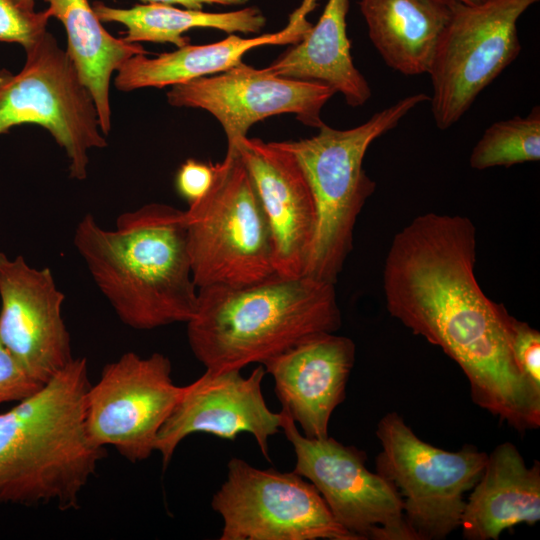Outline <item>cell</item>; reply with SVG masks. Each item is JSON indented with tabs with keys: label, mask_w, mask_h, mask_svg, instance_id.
I'll return each instance as SVG.
<instances>
[{
	"label": "cell",
	"mask_w": 540,
	"mask_h": 540,
	"mask_svg": "<svg viewBox=\"0 0 540 540\" xmlns=\"http://www.w3.org/2000/svg\"><path fill=\"white\" fill-rule=\"evenodd\" d=\"M187 324L192 353L206 369L263 364L305 338L342 325L335 283L309 275L198 288Z\"/></svg>",
	"instance_id": "277c9868"
},
{
	"label": "cell",
	"mask_w": 540,
	"mask_h": 540,
	"mask_svg": "<svg viewBox=\"0 0 540 540\" xmlns=\"http://www.w3.org/2000/svg\"><path fill=\"white\" fill-rule=\"evenodd\" d=\"M73 242L118 318L137 330L187 323L197 307L184 211L150 203L124 212L114 229L88 213Z\"/></svg>",
	"instance_id": "7a4b0ae2"
},
{
	"label": "cell",
	"mask_w": 540,
	"mask_h": 540,
	"mask_svg": "<svg viewBox=\"0 0 540 540\" xmlns=\"http://www.w3.org/2000/svg\"><path fill=\"white\" fill-rule=\"evenodd\" d=\"M510 347L520 374L534 393L540 396L539 331L512 317Z\"/></svg>",
	"instance_id": "484cf974"
},
{
	"label": "cell",
	"mask_w": 540,
	"mask_h": 540,
	"mask_svg": "<svg viewBox=\"0 0 540 540\" xmlns=\"http://www.w3.org/2000/svg\"><path fill=\"white\" fill-rule=\"evenodd\" d=\"M212 179V163L187 159L177 171L175 178L176 191L190 205L206 193Z\"/></svg>",
	"instance_id": "83f0119b"
},
{
	"label": "cell",
	"mask_w": 540,
	"mask_h": 540,
	"mask_svg": "<svg viewBox=\"0 0 540 540\" xmlns=\"http://www.w3.org/2000/svg\"><path fill=\"white\" fill-rule=\"evenodd\" d=\"M282 413L281 430L296 455L294 472L314 485L343 528L358 540H417L399 495L385 478L367 469L364 451L329 436L308 438Z\"/></svg>",
	"instance_id": "8fae6325"
},
{
	"label": "cell",
	"mask_w": 540,
	"mask_h": 540,
	"mask_svg": "<svg viewBox=\"0 0 540 540\" xmlns=\"http://www.w3.org/2000/svg\"><path fill=\"white\" fill-rule=\"evenodd\" d=\"M540 159V108L533 107L524 116H515L491 124L472 149L469 163L473 169L510 167Z\"/></svg>",
	"instance_id": "cb8c5ba5"
},
{
	"label": "cell",
	"mask_w": 540,
	"mask_h": 540,
	"mask_svg": "<svg viewBox=\"0 0 540 540\" xmlns=\"http://www.w3.org/2000/svg\"><path fill=\"white\" fill-rule=\"evenodd\" d=\"M449 1H454V2H459V3H463V4H467V5H476V4H480L486 0H449Z\"/></svg>",
	"instance_id": "4dcf8cb0"
},
{
	"label": "cell",
	"mask_w": 540,
	"mask_h": 540,
	"mask_svg": "<svg viewBox=\"0 0 540 540\" xmlns=\"http://www.w3.org/2000/svg\"><path fill=\"white\" fill-rule=\"evenodd\" d=\"M87 360L73 358L41 389L0 413V505L76 509L105 448L85 426Z\"/></svg>",
	"instance_id": "3957f363"
},
{
	"label": "cell",
	"mask_w": 540,
	"mask_h": 540,
	"mask_svg": "<svg viewBox=\"0 0 540 540\" xmlns=\"http://www.w3.org/2000/svg\"><path fill=\"white\" fill-rule=\"evenodd\" d=\"M51 17L64 26L66 52L92 94L102 133L111 130L110 81L130 57L148 54L139 43L116 38L102 25L89 0H44Z\"/></svg>",
	"instance_id": "7402d4cb"
},
{
	"label": "cell",
	"mask_w": 540,
	"mask_h": 540,
	"mask_svg": "<svg viewBox=\"0 0 540 540\" xmlns=\"http://www.w3.org/2000/svg\"><path fill=\"white\" fill-rule=\"evenodd\" d=\"M24 50L20 72L0 67V135L23 124L45 128L64 149L70 177L84 180L89 150L107 146L94 98L51 33Z\"/></svg>",
	"instance_id": "52a82bcc"
},
{
	"label": "cell",
	"mask_w": 540,
	"mask_h": 540,
	"mask_svg": "<svg viewBox=\"0 0 540 540\" xmlns=\"http://www.w3.org/2000/svg\"><path fill=\"white\" fill-rule=\"evenodd\" d=\"M476 228L466 216L429 212L395 234L384 260L389 314L443 350L466 375L472 401L523 433L540 426V396L510 347L512 315L474 272Z\"/></svg>",
	"instance_id": "6da1fadb"
},
{
	"label": "cell",
	"mask_w": 540,
	"mask_h": 540,
	"mask_svg": "<svg viewBox=\"0 0 540 540\" xmlns=\"http://www.w3.org/2000/svg\"><path fill=\"white\" fill-rule=\"evenodd\" d=\"M64 299L49 268L0 252V340L42 385L73 359L62 317Z\"/></svg>",
	"instance_id": "9a60e30c"
},
{
	"label": "cell",
	"mask_w": 540,
	"mask_h": 540,
	"mask_svg": "<svg viewBox=\"0 0 540 540\" xmlns=\"http://www.w3.org/2000/svg\"><path fill=\"white\" fill-rule=\"evenodd\" d=\"M235 146L270 227L277 275H305L316 229L314 199L293 154L280 142L243 137ZM230 147V146H228Z\"/></svg>",
	"instance_id": "2e32d148"
},
{
	"label": "cell",
	"mask_w": 540,
	"mask_h": 540,
	"mask_svg": "<svg viewBox=\"0 0 540 540\" xmlns=\"http://www.w3.org/2000/svg\"><path fill=\"white\" fill-rule=\"evenodd\" d=\"M316 0H303L280 31L242 38L231 34L227 38L204 45L186 44L172 52L155 57L138 54L127 59L116 71L115 87L122 92L140 88H163L196 78L226 71L239 64L244 54L266 45L299 43L312 24L307 15L316 7Z\"/></svg>",
	"instance_id": "ac0fdd59"
},
{
	"label": "cell",
	"mask_w": 540,
	"mask_h": 540,
	"mask_svg": "<svg viewBox=\"0 0 540 540\" xmlns=\"http://www.w3.org/2000/svg\"><path fill=\"white\" fill-rule=\"evenodd\" d=\"M335 93L321 82L281 77L240 62L171 86L167 101L174 107L209 112L222 126L228 146H233L253 124L279 114H294L304 125L320 128L325 124L321 110Z\"/></svg>",
	"instance_id": "4fadbf2b"
},
{
	"label": "cell",
	"mask_w": 540,
	"mask_h": 540,
	"mask_svg": "<svg viewBox=\"0 0 540 540\" xmlns=\"http://www.w3.org/2000/svg\"><path fill=\"white\" fill-rule=\"evenodd\" d=\"M171 371L169 358L158 352L148 357L127 352L105 365L85 398L91 440L104 448L113 446L130 462L150 457L183 390Z\"/></svg>",
	"instance_id": "7c38bea8"
},
{
	"label": "cell",
	"mask_w": 540,
	"mask_h": 540,
	"mask_svg": "<svg viewBox=\"0 0 540 540\" xmlns=\"http://www.w3.org/2000/svg\"><path fill=\"white\" fill-rule=\"evenodd\" d=\"M184 216L197 288L248 285L276 274L268 220L235 146L213 164L209 189Z\"/></svg>",
	"instance_id": "8992f818"
},
{
	"label": "cell",
	"mask_w": 540,
	"mask_h": 540,
	"mask_svg": "<svg viewBox=\"0 0 540 540\" xmlns=\"http://www.w3.org/2000/svg\"><path fill=\"white\" fill-rule=\"evenodd\" d=\"M101 22H117L126 27L124 39L131 43H171L177 48L189 44L183 34L195 28H213L227 33H257L266 19L256 7L211 13L201 9H182L159 3L138 4L131 8L92 4Z\"/></svg>",
	"instance_id": "603a6c76"
},
{
	"label": "cell",
	"mask_w": 540,
	"mask_h": 540,
	"mask_svg": "<svg viewBox=\"0 0 540 540\" xmlns=\"http://www.w3.org/2000/svg\"><path fill=\"white\" fill-rule=\"evenodd\" d=\"M143 3H159L166 5H181L188 9H202L203 5H240L249 0H140Z\"/></svg>",
	"instance_id": "f1b7e54d"
},
{
	"label": "cell",
	"mask_w": 540,
	"mask_h": 540,
	"mask_svg": "<svg viewBox=\"0 0 540 540\" xmlns=\"http://www.w3.org/2000/svg\"><path fill=\"white\" fill-rule=\"evenodd\" d=\"M427 100L426 94H413L359 126L339 130L324 124L310 138L280 142L300 165L315 203L316 229L305 275L336 284L353 248L357 218L376 189L363 169L365 154L373 141Z\"/></svg>",
	"instance_id": "5b68a950"
},
{
	"label": "cell",
	"mask_w": 540,
	"mask_h": 540,
	"mask_svg": "<svg viewBox=\"0 0 540 540\" xmlns=\"http://www.w3.org/2000/svg\"><path fill=\"white\" fill-rule=\"evenodd\" d=\"M382 450L376 472L399 495L417 540H442L460 528L465 495L480 479L488 454L473 445L451 452L420 439L397 412L376 429Z\"/></svg>",
	"instance_id": "ba28073f"
},
{
	"label": "cell",
	"mask_w": 540,
	"mask_h": 540,
	"mask_svg": "<svg viewBox=\"0 0 540 540\" xmlns=\"http://www.w3.org/2000/svg\"><path fill=\"white\" fill-rule=\"evenodd\" d=\"M42 386L27 375L0 340V404L19 402Z\"/></svg>",
	"instance_id": "4316f807"
},
{
	"label": "cell",
	"mask_w": 540,
	"mask_h": 540,
	"mask_svg": "<svg viewBox=\"0 0 540 540\" xmlns=\"http://www.w3.org/2000/svg\"><path fill=\"white\" fill-rule=\"evenodd\" d=\"M539 520V462L528 467L514 444L498 445L467 498L460 525L463 537L497 540L504 530Z\"/></svg>",
	"instance_id": "d6986e66"
},
{
	"label": "cell",
	"mask_w": 540,
	"mask_h": 540,
	"mask_svg": "<svg viewBox=\"0 0 540 540\" xmlns=\"http://www.w3.org/2000/svg\"><path fill=\"white\" fill-rule=\"evenodd\" d=\"M211 506L223 520L220 540H358L304 477L236 457Z\"/></svg>",
	"instance_id": "30bf717a"
},
{
	"label": "cell",
	"mask_w": 540,
	"mask_h": 540,
	"mask_svg": "<svg viewBox=\"0 0 540 540\" xmlns=\"http://www.w3.org/2000/svg\"><path fill=\"white\" fill-rule=\"evenodd\" d=\"M539 0L451 3V18L440 38L428 75L436 126L455 124L477 96L520 54V16Z\"/></svg>",
	"instance_id": "9c48e42d"
},
{
	"label": "cell",
	"mask_w": 540,
	"mask_h": 540,
	"mask_svg": "<svg viewBox=\"0 0 540 540\" xmlns=\"http://www.w3.org/2000/svg\"><path fill=\"white\" fill-rule=\"evenodd\" d=\"M348 8L349 0H328L316 25L266 70L281 77L327 84L351 107L365 104L371 88L353 63L347 35Z\"/></svg>",
	"instance_id": "44dd1931"
},
{
	"label": "cell",
	"mask_w": 540,
	"mask_h": 540,
	"mask_svg": "<svg viewBox=\"0 0 540 540\" xmlns=\"http://www.w3.org/2000/svg\"><path fill=\"white\" fill-rule=\"evenodd\" d=\"M51 18L47 9L26 11L13 0H0V41L29 47L44 32Z\"/></svg>",
	"instance_id": "d4e9b609"
},
{
	"label": "cell",
	"mask_w": 540,
	"mask_h": 540,
	"mask_svg": "<svg viewBox=\"0 0 540 540\" xmlns=\"http://www.w3.org/2000/svg\"><path fill=\"white\" fill-rule=\"evenodd\" d=\"M20 8L26 11H34L35 0H13Z\"/></svg>",
	"instance_id": "f546056e"
},
{
	"label": "cell",
	"mask_w": 540,
	"mask_h": 540,
	"mask_svg": "<svg viewBox=\"0 0 540 540\" xmlns=\"http://www.w3.org/2000/svg\"><path fill=\"white\" fill-rule=\"evenodd\" d=\"M355 362L354 342L335 332L318 333L264 362L285 412L308 438L328 437L331 415L346 396Z\"/></svg>",
	"instance_id": "e0dca14e"
},
{
	"label": "cell",
	"mask_w": 540,
	"mask_h": 540,
	"mask_svg": "<svg viewBox=\"0 0 540 540\" xmlns=\"http://www.w3.org/2000/svg\"><path fill=\"white\" fill-rule=\"evenodd\" d=\"M265 375L262 364L246 377L241 369H206L194 382L183 386L177 404L158 432L155 451L161 454L163 465H168L180 442L194 433L227 440L249 433L270 460L268 440L281 430L283 413L271 411L266 404L262 391Z\"/></svg>",
	"instance_id": "5bb4252c"
},
{
	"label": "cell",
	"mask_w": 540,
	"mask_h": 540,
	"mask_svg": "<svg viewBox=\"0 0 540 540\" xmlns=\"http://www.w3.org/2000/svg\"><path fill=\"white\" fill-rule=\"evenodd\" d=\"M449 0H360L368 35L393 70L415 76L429 72L451 18Z\"/></svg>",
	"instance_id": "ffe728a7"
}]
</instances>
